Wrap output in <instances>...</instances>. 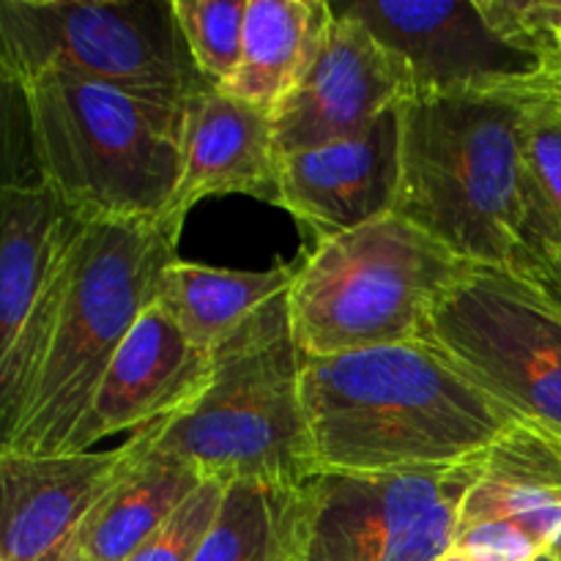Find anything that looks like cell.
I'll list each match as a JSON object with an SVG mask.
<instances>
[{
    "instance_id": "6da1fadb",
    "label": "cell",
    "mask_w": 561,
    "mask_h": 561,
    "mask_svg": "<svg viewBox=\"0 0 561 561\" xmlns=\"http://www.w3.org/2000/svg\"><path fill=\"white\" fill-rule=\"evenodd\" d=\"M301 400L318 474L466 463L520 422L425 340L305 356Z\"/></svg>"
},
{
    "instance_id": "7a4b0ae2",
    "label": "cell",
    "mask_w": 561,
    "mask_h": 561,
    "mask_svg": "<svg viewBox=\"0 0 561 561\" xmlns=\"http://www.w3.org/2000/svg\"><path fill=\"white\" fill-rule=\"evenodd\" d=\"M400 110L403 219L471 266L515 272L526 247L524 93L431 96Z\"/></svg>"
},
{
    "instance_id": "3957f363",
    "label": "cell",
    "mask_w": 561,
    "mask_h": 561,
    "mask_svg": "<svg viewBox=\"0 0 561 561\" xmlns=\"http://www.w3.org/2000/svg\"><path fill=\"white\" fill-rule=\"evenodd\" d=\"M20 96L38 181L85 222L168 214L184 159L186 102L42 71Z\"/></svg>"
},
{
    "instance_id": "277c9868",
    "label": "cell",
    "mask_w": 561,
    "mask_h": 561,
    "mask_svg": "<svg viewBox=\"0 0 561 561\" xmlns=\"http://www.w3.org/2000/svg\"><path fill=\"white\" fill-rule=\"evenodd\" d=\"M299 351L288 294L263 307L211 354V383L175 414L157 449L203 480L301 488L318 474L301 400Z\"/></svg>"
},
{
    "instance_id": "5b68a950",
    "label": "cell",
    "mask_w": 561,
    "mask_h": 561,
    "mask_svg": "<svg viewBox=\"0 0 561 561\" xmlns=\"http://www.w3.org/2000/svg\"><path fill=\"white\" fill-rule=\"evenodd\" d=\"M181 228L168 217L88 225L38 387L0 449L33 458L64 453L121 343L157 301L162 272L179 261Z\"/></svg>"
},
{
    "instance_id": "8992f818",
    "label": "cell",
    "mask_w": 561,
    "mask_h": 561,
    "mask_svg": "<svg viewBox=\"0 0 561 561\" xmlns=\"http://www.w3.org/2000/svg\"><path fill=\"white\" fill-rule=\"evenodd\" d=\"M469 268L400 214L316 244L288 290L296 345L337 356L420 340Z\"/></svg>"
},
{
    "instance_id": "52a82bcc",
    "label": "cell",
    "mask_w": 561,
    "mask_h": 561,
    "mask_svg": "<svg viewBox=\"0 0 561 561\" xmlns=\"http://www.w3.org/2000/svg\"><path fill=\"white\" fill-rule=\"evenodd\" d=\"M0 69L42 71L186 102L208 85L184 42L173 0H3Z\"/></svg>"
},
{
    "instance_id": "ba28073f",
    "label": "cell",
    "mask_w": 561,
    "mask_h": 561,
    "mask_svg": "<svg viewBox=\"0 0 561 561\" xmlns=\"http://www.w3.org/2000/svg\"><path fill=\"white\" fill-rule=\"evenodd\" d=\"M515 420L561 444V312L507 268L471 266L422 337Z\"/></svg>"
},
{
    "instance_id": "9c48e42d",
    "label": "cell",
    "mask_w": 561,
    "mask_h": 561,
    "mask_svg": "<svg viewBox=\"0 0 561 561\" xmlns=\"http://www.w3.org/2000/svg\"><path fill=\"white\" fill-rule=\"evenodd\" d=\"M332 9L403 60L414 93L510 91L548 75L546 58L502 36L480 0H343Z\"/></svg>"
},
{
    "instance_id": "30bf717a",
    "label": "cell",
    "mask_w": 561,
    "mask_h": 561,
    "mask_svg": "<svg viewBox=\"0 0 561 561\" xmlns=\"http://www.w3.org/2000/svg\"><path fill=\"white\" fill-rule=\"evenodd\" d=\"M170 420L102 453L33 458L0 449V561L69 559L85 520L157 449Z\"/></svg>"
},
{
    "instance_id": "8fae6325",
    "label": "cell",
    "mask_w": 561,
    "mask_h": 561,
    "mask_svg": "<svg viewBox=\"0 0 561 561\" xmlns=\"http://www.w3.org/2000/svg\"><path fill=\"white\" fill-rule=\"evenodd\" d=\"M482 458L436 469L381 474H316L301 485V540L296 561H392L425 515L466 496Z\"/></svg>"
},
{
    "instance_id": "7c38bea8",
    "label": "cell",
    "mask_w": 561,
    "mask_h": 561,
    "mask_svg": "<svg viewBox=\"0 0 561 561\" xmlns=\"http://www.w3.org/2000/svg\"><path fill=\"white\" fill-rule=\"evenodd\" d=\"M411 93L403 60L359 20L334 11L310 75L272 113L277 153L288 157L362 137Z\"/></svg>"
},
{
    "instance_id": "4fadbf2b",
    "label": "cell",
    "mask_w": 561,
    "mask_h": 561,
    "mask_svg": "<svg viewBox=\"0 0 561 561\" xmlns=\"http://www.w3.org/2000/svg\"><path fill=\"white\" fill-rule=\"evenodd\" d=\"M211 383V354L201 351L153 301L110 362L85 416L60 455L91 453L102 438L142 431L190 409Z\"/></svg>"
},
{
    "instance_id": "5bb4252c",
    "label": "cell",
    "mask_w": 561,
    "mask_h": 561,
    "mask_svg": "<svg viewBox=\"0 0 561 561\" xmlns=\"http://www.w3.org/2000/svg\"><path fill=\"white\" fill-rule=\"evenodd\" d=\"M400 195V110L354 140L279 157V208L318 244L389 217Z\"/></svg>"
},
{
    "instance_id": "9a60e30c",
    "label": "cell",
    "mask_w": 561,
    "mask_h": 561,
    "mask_svg": "<svg viewBox=\"0 0 561 561\" xmlns=\"http://www.w3.org/2000/svg\"><path fill=\"white\" fill-rule=\"evenodd\" d=\"M214 195H250L277 206L279 153L268 110L206 88L186 99L181 179L164 217L184 222L192 206Z\"/></svg>"
},
{
    "instance_id": "2e32d148",
    "label": "cell",
    "mask_w": 561,
    "mask_h": 561,
    "mask_svg": "<svg viewBox=\"0 0 561 561\" xmlns=\"http://www.w3.org/2000/svg\"><path fill=\"white\" fill-rule=\"evenodd\" d=\"M504 526L540 553L561 537V444L518 422L482 458V469L458 507V535ZM455 535V537H458Z\"/></svg>"
},
{
    "instance_id": "e0dca14e",
    "label": "cell",
    "mask_w": 561,
    "mask_h": 561,
    "mask_svg": "<svg viewBox=\"0 0 561 561\" xmlns=\"http://www.w3.org/2000/svg\"><path fill=\"white\" fill-rule=\"evenodd\" d=\"M88 225L38 179L5 181L0 190V348L25 327Z\"/></svg>"
},
{
    "instance_id": "ac0fdd59",
    "label": "cell",
    "mask_w": 561,
    "mask_h": 561,
    "mask_svg": "<svg viewBox=\"0 0 561 561\" xmlns=\"http://www.w3.org/2000/svg\"><path fill=\"white\" fill-rule=\"evenodd\" d=\"M332 25L329 0H250L244 58L225 93L274 113L310 75Z\"/></svg>"
},
{
    "instance_id": "d6986e66",
    "label": "cell",
    "mask_w": 561,
    "mask_h": 561,
    "mask_svg": "<svg viewBox=\"0 0 561 561\" xmlns=\"http://www.w3.org/2000/svg\"><path fill=\"white\" fill-rule=\"evenodd\" d=\"M296 272L299 266L233 272L179 257L162 272L157 305L164 307L192 345L214 354L263 307L288 294Z\"/></svg>"
},
{
    "instance_id": "ffe728a7",
    "label": "cell",
    "mask_w": 561,
    "mask_h": 561,
    "mask_svg": "<svg viewBox=\"0 0 561 561\" xmlns=\"http://www.w3.org/2000/svg\"><path fill=\"white\" fill-rule=\"evenodd\" d=\"M186 460L153 449L85 520L75 551L93 561H126L203 485Z\"/></svg>"
},
{
    "instance_id": "44dd1931",
    "label": "cell",
    "mask_w": 561,
    "mask_h": 561,
    "mask_svg": "<svg viewBox=\"0 0 561 561\" xmlns=\"http://www.w3.org/2000/svg\"><path fill=\"white\" fill-rule=\"evenodd\" d=\"M301 488L236 482L222 513L192 561H296L301 540Z\"/></svg>"
},
{
    "instance_id": "7402d4cb",
    "label": "cell",
    "mask_w": 561,
    "mask_h": 561,
    "mask_svg": "<svg viewBox=\"0 0 561 561\" xmlns=\"http://www.w3.org/2000/svg\"><path fill=\"white\" fill-rule=\"evenodd\" d=\"M524 93V190L526 247L515 272L561 252V107L520 85Z\"/></svg>"
},
{
    "instance_id": "603a6c76",
    "label": "cell",
    "mask_w": 561,
    "mask_h": 561,
    "mask_svg": "<svg viewBox=\"0 0 561 561\" xmlns=\"http://www.w3.org/2000/svg\"><path fill=\"white\" fill-rule=\"evenodd\" d=\"M247 9L250 0H173L175 20L197 71L219 91H225L241 69Z\"/></svg>"
},
{
    "instance_id": "cb8c5ba5",
    "label": "cell",
    "mask_w": 561,
    "mask_h": 561,
    "mask_svg": "<svg viewBox=\"0 0 561 561\" xmlns=\"http://www.w3.org/2000/svg\"><path fill=\"white\" fill-rule=\"evenodd\" d=\"M228 485L206 480L190 502L168 520L162 531L151 537L146 546L137 548L126 561H192L206 542L208 531L217 524L222 513Z\"/></svg>"
},
{
    "instance_id": "d4e9b609",
    "label": "cell",
    "mask_w": 561,
    "mask_h": 561,
    "mask_svg": "<svg viewBox=\"0 0 561 561\" xmlns=\"http://www.w3.org/2000/svg\"><path fill=\"white\" fill-rule=\"evenodd\" d=\"M502 36L546 58L548 75L561 71V0H480Z\"/></svg>"
},
{
    "instance_id": "484cf974",
    "label": "cell",
    "mask_w": 561,
    "mask_h": 561,
    "mask_svg": "<svg viewBox=\"0 0 561 561\" xmlns=\"http://www.w3.org/2000/svg\"><path fill=\"white\" fill-rule=\"evenodd\" d=\"M515 274L529 279V283L535 285V288L540 290V294L561 312V252L559 255H551L546 257V261L535 263V266L526 268V272H515Z\"/></svg>"
},
{
    "instance_id": "4316f807",
    "label": "cell",
    "mask_w": 561,
    "mask_h": 561,
    "mask_svg": "<svg viewBox=\"0 0 561 561\" xmlns=\"http://www.w3.org/2000/svg\"><path fill=\"white\" fill-rule=\"evenodd\" d=\"M526 88H531V91H537V93H542V96L553 99V102H557L561 107V71H553V75L540 77V80L529 82Z\"/></svg>"
},
{
    "instance_id": "83f0119b",
    "label": "cell",
    "mask_w": 561,
    "mask_h": 561,
    "mask_svg": "<svg viewBox=\"0 0 561 561\" xmlns=\"http://www.w3.org/2000/svg\"><path fill=\"white\" fill-rule=\"evenodd\" d=\"M442 561H485V559L474 557V553H469V551H463V548H458V546H455L453 551H449L447 557H444Z\"/></svg>"
},
{
    "instance_id": "f1b7e54d",
    "label": "cell",
    "mask_w": 561,
    "mask_h": 561,
    "mask_svg": "<svg viewBox=\"0 0 561 561\" xmlns=\"http://www.w3.org/2000/svg\"><path fill=\"white\" fill-rule=\"evenodd\" d=\"M535 561H561L559 557H553V553H540Z\"/></svg>"
},
{
    "instance_id": "f546056e",
    "label": "cell",
    "mask_w": 561,
    "mask_h": 561,
    "mask_svg": "<svg viewBox=\"0 0 561 561\" xmlns=\"http://www.w3.org/2000/svg\"><path fill=\"white\" fill-rule=\"evenodd\" d=\"M66 561H93V559L82 557V553H71V557H69V559H66Z\"/></svg>"
}]
</instances>
